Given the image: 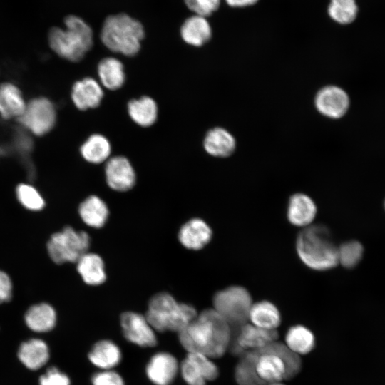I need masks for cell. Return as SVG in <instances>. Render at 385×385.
<instances>
[{"label": "cell", "instance_id": "cell-1", "mask_svg": "<svg viewBox=\"0 0 385 385\" xmlns=\"http://www.w3.org/2000/svg\"><path fill=\"white\" fill-rule=\"evenodd\" d=\"M178 334L180 344L188 352L216 359L228 350L232 330L227 322L211 308L200 313Z\"/></svg>", "mask_w": 385, "mask_h": 385}, {"label": "cell", "instance_id": "cell-2", "mask_svg": "<svg viewBox=\"0 0 385 385\" xmlns=\"http://www.w3.org/2000/svg\"><path fill=\"white\" fill-rule=\"evenodd\" d=\"M296 250L303 264L313 270L326 271L338 265L337 247L324 225L304 227L297 235Z\"/></svg>", "mask_w": 385, "mask_h": 385}, {"label": "cell", "instance_id": "cell-3", "mask_svg": "<svg viewBox=\"0 0 385 385\" xmlns=\"http://www.w3.org/2000/svg\"><path fill=\"white\" fill-rule=\"evenodd\" d=\"M65 29L52 27L48 36L51 48L61 58L81 61L93 44V32L81 17L70 14L64 19Z\"/></svg>", "mask_w": 385, "mask_h": 385}, {"label": "cell", "instance_id": "cell-4", "mask_svg": "<svg viewBox=\"0 0 385 385\" xmlns=\"http://www.w3.org/2000/svg\"><path fill=\"white\" fill-rule=\"evenodd\" d=\"M144 37L142 23L124 12L106 16L100 32L101 41L108 49L127 56L139 52Z\"/></svg>", "mask_w": 385, "mask_h": 385}, {"label": "cell", "instance_id": "cell-5", "mask_svg": "<svg viewBox=\"0 0 385 385\" xmlns=\"http://www.w3.org/2000/svg\"><path fill=\"white\" fill-rule=\"evenodd\" d=\"M255 366L258 376L267 384L294 378L302 362L299 355L277 340L257 350Z\"/></svg>", "mask_w": 385, "mask_h": 385}, {"label": "cell", "instance_id": "cell-6", "mask_svg": "<svg viewBox=\"0 0 385 385\" xmlns=\"http://www.w3.org/2000/svg\"><path fill=\"white\" fill-rule=\"evenodd\" d=\"M197 315L192 305L178 302L169 293L160 292L149 301L145 317L155 331L179 333Z\"/></svg>", "mask_w": 385, "mask_h": 385}, {"label": "cell", "instance_id": "cell-7", "mask_svg": "<svg viewBox=\"0 0 385 385\" xmlns=\"http://www.w3.org/2000/svg\"><path fill=\"white\" fill-rule=\"evenodd\" d=\"M213 307L229 324L232 335L249 322V314L253 304L248 290L233 285L218 291L213 297Z\"/></svg>", "mask_w": 385, "mask_h": 385}, {"label": "cell", "instance_id": "cell-8", "mask_svg": "<svg viewBox=\"0 0 385 385\" xmlns=\"http://www.w3.org/2000/svg\"><path fill=\"white\" fill-rule=\"evenodd\" d=\"M90 246V237L84 231H77L71 227L53 234L47 243V250L51 260L62 264L76 262L87 252Z\"/></svg>", "mask_w": 385, "mask_h": 385}, {"label": "cell", "instance_id": "cell-9", "mask_svg": "<svg viewBox=\"0 0 385 385\" xmlns=\"http://www.w3.org/2000/svg\"><path fill=\"white\" fill-rule=\"evenodd\" d=\"M19 123L36 135L48 133L54 126L56 113L53 104L48 99L39 97L26 103Z\"/></svg>", "mask_w": 385, "mask_h": 385}, {"label": "cell", "instance_id": "cell-10", "mask_svg": "<svg viewBox=\"0 0 385 385\" xmlns=\"http://www.w3.org/2000/svg\"><path fill=\"white\" fill-rule=\"evenodd\" d=\"M277 329H266L249 322L240 327L231 337L230 351L240 356L247 351L257 350L277 341Z\"/></svg>", "mask_w": 385, "mask_h": 385}, {"label": "cell", "instance_id": "cell-11", "mask_svg": "<svg viewBox=\"0 0 385 385\" xmlns=\"http://www.w3.org/2000/svg\"><path fill=\"white\" fill-rule=\"evenodd\" d=\"M120 325L123 336L130 342L142 347L156 345L155 330L145 316L134 312H125L121 314Z\"/></svg>", "mask_w": 385, "mask_h": 385}, {"label": "cell", "instance_id": "cell-12", "mask_svg": "<svg viewBox=\"0 0 385 385\" xmlns=\"http://www.w3.org/2000/svg\"><path fill=\"white\" fill-rule=\"evenodd\" d=\"M315 107L323 115L337 119L347 112L350 100L347 93L337 86H327L321 88L314 99Z\"/></svg>", "mask_w": 385, "mask_h": 385}, {"label": "cell", "instance_id": "cell-13", "mask_svg": "<svg viewBox=\"0 0 385 385\" xmlns=\"http://www.w3.org/2000/svg\"><path fill=\"white\" fill-rule=\"evenodd\" d=\"M180 371L175 357L168 352H158L149 360L145 373L149 380L155 385H170Z\"/></svg>", "mask_w": 385, "mask_h": 385}, {"label": "cell", "instance_id": "cell-14", "mask_svg": "<svg viewBox=\"0 0 385 385\" xmlns=\"http://www.w3.org/2000/svg\"><path fill=\"white\" fill-rule=\"evenodd\" d=\"M105 175L108 186L116 191L129 190L135 183V170L123 156L109 159L106 164Z\"/></svg>", "mask_w": 385, "mask_h": 385}, {"label": "cell", "instance_id": "cell-15", "mask_svg": "<svg viewBox=\"0 0 385 385\" xmlns=\"http://www.w3.org/2000/svg\"><path fill=\"white\" fill-rule=\"evenodd\" d=\"M317 211V205L309 196L295 193L289 197L287 217L292 225L304 228L312 224Z\"/></svg>", "mask_w": 385, "mask_h": 385}, {"label": "cell", "instance_id": "cell-16", "mask_svg": "<svg viewBox=\"0 0 385 385\" xmlns=\"http://www.w3.org/2000/svg\"><path fill=\"white\" fill-rule=\"evenodd\" d=\"M212 236L210 227L200 218H192L180 227L178 232L180 242L187 249L197 250L210 242Z\"/></svg>", "mask_w": 385, "mask_h": 385}, {"label": "cell", "instance_id": "cell-17", "mask_svg": "<svg viewBox=\"0 0 385 385\" xmlns=\"http://www.w3.org/2000/svg\"><path fill=\"white\" fill-rule=\"evenodd\" d=\"M103 91L99 83L93 78H85L73 84L71 98L79 110L98 107L103 98Z\"/></svg>", "mask_w": 385, "mask_h": 385}, {"label": "cell", "instance_id": "cell-18", "mask_svg": "<svg viewBox=\"0 0 385 385\" xmlns=\"http://www.w3.org/2000/svg\"><path fill=\"white\" fill-rule=\"evenodd\" d=\"M180 34L187 44L199 47L212 36V29L205 17L193 14L186 18L180 28Z\"/></svg>", "mask_w": 385, "mask_h": 385}, {"label": "cell", "instance_id": "cell-19", "mask_svg": "<svg viewBox=\"0 0 385 385\" xmlns=\"http://www.w3.org/2000/svg\"><path fill=\"white\" fill-rule=\"evenodd\" d=\"M26 103L19 88L11 83L0 85V115L4 119L16 118L24 111Z\"/></svg>", "mask_w": 385, "mask_h": 385}, {"label": "cell", "instance_id": "cell-20", "mask_svg": "<svg viewBox=\"0 0 385 385\" xmlns=\"http://www.w3.org/2000/svg\"><path fill=\"white\" fill-rule=\"evenodd\" d=\"M88 357L94 366L108 370L120 363L122 354L120 348L113 342L103 339L93 346Z\"/></svg>", "mask_w": 385, "mask_h": 385}, {"label": "cell", "instance_id": "cell-21", "mask_svg": "<svg viewBox=\"0 0 385 385\" xmlns=\"http://www.w3.org/2000/svg\"><path fill=\"white\" fill-rule=\"evenodd\" d=\"M282 317L279 309L272 302L262 300L252 304L249 314L250 324L266 329H277Z\"/></svg>", "mask_w": 385, "mask_h": 385}, {"label": "cell", "instance_id": "cell-22", "mask_svg": "<svg viewBox=\"0 0 385 385\" xmlns=\"http://www.w3.org/2000/svg\"><path fill=\"white\" fill-rule=\"evenodd\" d=\"M18 356L22 364L29 369L36 370L44 366L49 359L47 344L41 339H32L22 343Z\"/></svg>", "mask_w": 385, "mask_h": 385}, {"label": "cell", "instance_id": "cell-23", "mask_svg": "<svg viewBox=\"0 0 385 385\" xmlns=\"http://www.w3.org/2000/svg\"><path fill=\"white\" fill-rule=\"evenodd\" d=\"M236 142L232 135L222 128H215L205 135L204 148L215 157H227L235 150Z\"/></svg>", "mask_w": 385, "mask_h": 385}, {"label": "cell", "instance_id": "cell-24", "mask_svg": "<svg viewBox=\"0 0 385 385\" xmlns=\"http://www.w3.org/2000/svg\"><path fill=\"white\" fill-rule=\"evenodd\" d=\"M76 262L77 270L85 283L96 286L105 282L104 263L98 255L87 252Z\"/></svg>", "mask_w": 385, "mask_h": 385}, {"label": "cell", "instance_id": "cell-25", "mask_svg": "<svg viewBox=\"0 0 385 385\" xmlns=\"http://www.w3.org/2000/svg\"><path fill=\"white\" fill-rule=\"evenodd\" d=\"M108 213L105 202L96 195L89 196L79 206V215L82 220L94 228H99L105 225Z\"/></svg>", "mask_w": 385, "mask_h": 385}, {"label": "cell", "instance_id": "cell-26", "mask_svg": "<svg viewBox=\"0 0 385 385\" xmlns=\"http://www.w3.org/2000/svg\"><path fill=\"white\" fill-rule=\"evenodd\" d=\"M285 344L298 355L307 354L315 347L316 339L314 333L302 324L290 327L285 334Z\"/></svg>", "mask_w": 385, "mask_h": 385}, {"label": "cell", "instance_id": "cell-27", "mask_svg": "<svg viewBox=\"0 0 385 385\" xmlns=\"http://www.w3.org/2000/svg\"><path fill=\"white\" fill-rule=\"evenodd\" d=\"M27 326L33 331L45 332L51 330L56 322L54 309L46 303L31 307L25 315Z\"/></svg>", "mask_w": 385, "mask_h": 385}, {"label": "cell", "instance_id": "cell-28", "mask_svg": "<svg viewBox=\"0 0 385 385\" xmlns=\"http://www.w3.org/2000/svg\"><path fill=\"white\" fill-rule=\"evenodd\" d=\"M128 111L131 119L142 127L152 125L158 116L157 104L148 96L130 101L128 104Z\"/></svg>", "mask_w": 385, "mask_h": 385}, {"label": "cell", "instance_id": "cell-29", "mask_svg": "<svg viewBox=\"0 0 385 385\" xmlns=\"http://www.w3.org/2000/svg\"><path fill=\"white\" fill-rule=\"evenodd\" d=\"M98 74L101 83L108 89L116 90L124 83L125 75L123 63L117 58L108 57L98 63Z\"/></svg>", "mask_w": 385, "mask_h": 385}, {"label": "cell", "instance_id": "cell-30", "mask_svg": "<svg viewBox=\"0 0 385 385\" xmlns=\"http://www.w3.org/2000/svg\"><path fill=\"white\" fill-rule=\"evenodd\" d=\"M257 350L249 351L240 356L234 369V378L237 385H266L255 370Z\"/></svg>", "mask_w": 385, "mask_h": 385}, {"label": "cell", "instance_id": "cell-31", "mask_svg": "<svg viewBox=\"0 0 385 385\" xmlns=\"http://www.w3.org/2000/svg\"><path fill=\"white\" fill-rule=\"evenodd\" d=\"M111 145L108 139L102 135H91L81 145V153L83 158L91 163H101L110 155Z\"/></svg>", "mask_w": 385, "mask_h": 385}, {"label": "cell", "instance_id": "cell-32", "mask_svg": "<svg viewBox=\"0 0 385 385\" xmlns=\"http://www.w3.org/2000/svg\"><path fill=\"white\" fill-rule=\"evenodd\" d=\"M358 7L355 0H331L328 7L330 17L341 24H348L356 19Z\"/></svg>", "mask_w": 385, "mask_h": 385}, {"label": "cell", "instance_id": "cell-33", "mask_svg": "<svg viewBox=\"0 0 385 385\" xmlns=\"http://www.w3.org/2000/svg\"><path fill=\"white\" fill-rule=\"evenodd\" d=\"M180 371L188 385H206L202 368L192 353L188 352L180 365Z\"/></svg>", "mask_w": 385, "mask_h": 385}, {"label": "cell", "instance_id": "cell-34", "mask_svg": "<svg viewBox=\"0 0 385 385\" xmlns=\"http://www.w3.org/2000/svg\"><path fill=\"white\" fill-rule=\"evenodd\" d=\"M364 252L362 245L356 240L345 242L337 247L338 264L350 269L358 265Z\"/></svg>", "mask_w": 385, "mask_h": 385}, {"label": "cell", "instance_id": "cell-35", "mask_svg": "<svg viewBox=\"0 0 385 385\" xmlns=\"http://www.w3.org/2000/svg\"><path fill=\"white\" fill-rule=\"evenodd\" d=\"M19 202L27 209L40 210L44 207V200L39 192L29 184H20L16 188Z\"/></svg>", "mask_w": 385, "mask_h": 385}, {"label": "cell", "instance_id": "cell-36", "mask_svg": "<svg viewBox=\"0 0 385 385\" xmlns=\"http://www.w3.org/2000/svg\"><path fill=\"white\" fill-rule=\"evenodd\" d=\"M186 7L193 14L207 18L216 11L220 5V0H183Z\"/></svg>", "mask_w": 385, "mask_h": 385}, {"label": "cell", "instance_id": "cell-37", "mask_svg": "<svg viewBox=\"0 0 385 385\" xmlns=\"http://www.w3.org/2000/svg\"><path fill=\"white\" fill-rule=\"evenodd\" d=\"M93 385H124L123 378L111 369L96 373L91 378Z\"/></svg>", "mask_w": 385, "mask_h": 385}, {"label": "cell", "instance_id": "cell-38", "mask_svg": "<svg viewBox=\"0 0 385 385\" xmlns=\"http://www.w3.org/2000/svg\"><path fill=\"white\" fill-rule=\"evenodd\" d=\"M40 385H70V379L56 367L48 369L39 379Z\"/></svg>", "mask_w": 385, "mask_h": 385}, {"label": "cell", "instance_id": "cell-39", "mask_svg": "<svg viewBox=\"0 0 385 385\" xmlns=\"http://www.w3.org/2000/svg\"><path fill=\"white\" fill-rule=\"evenodd\" d=\"M11 292L12 284L9 277L0 271V304L9 301Z\"/></svg>", "mask_w": 385, "mask_h": 385}, {"label": "cell", "instance_id": "cell-40", "mask_svg": "<svg viewBox=\"0 0 385 385\" xmlns=\"http://www.w3.org/2000/svg\"><path fill=\"white\" fill-rule=\"evenodd\" d=\"M232 7H243L255 4L258 0H225Z\"/></svg>", "mask_w": 385, "mask_h": 385}, {"label": "cell", "instance_id": "cell-41", "mask_svg": "<svg viewBox=\"0 0 385 385\" xmlns=\"http://www.w3.org/2000/svg\"><path fill=\"white\" fill-rule=\"evenodd\" d=\"M266 385H284L282 382L270 383Z\"/></svg>", "mask_w": 385, "mask_h": 385}, {"label": "cell", "instance_id": "cell-42", "mask_svg": "<svg viewBox=\"0 0 385 385\" xmlns=\"http://www.w3.org/2000/svg\"><path fill=\"white\" fill-rule=\"evenodd\" d=\"M384 207H385V201H384Z\"/></svg>", "mask_w": 385, "mask_h": 385}]
</instances>
